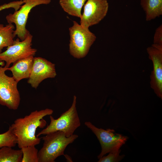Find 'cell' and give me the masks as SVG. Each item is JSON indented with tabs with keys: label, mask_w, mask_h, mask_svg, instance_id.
I'll return each mask as SVG.
<instances>
[{
	"label": "cell",
	"mask_w": 162,
	"mask_h": 162,
	"mask_svg": "<svg viewBox=\"0 0 162 162\" xmlns=\"http://www.w3.org/2000/svg\"><path fill=\"white\" fill-rule=\"evenodd\" d=\"M53 112V110L49 108L36 110L14 121L10 126L20 149L24 146H35L40 143L41 138L36 136V130L38 127L42 128L46 126V122L43 117L52 115Z\"/></svg>",
	"instance_id": "obj_1"
},
{
	"label": "cell",
	"mask_w": 162,
	"mask_h": 162,
	"mask_svg": "<svg viewBox=\"0 0 162 162\" xmlns=\"http://www.w3.org/2000/svg\"><path fill=\"white\" fill-rule=\"evenodd\" d=\"M78 137L73 134L66 137L64 132L56 131L48 133L42 138L43 147L38 152L39 162H54L58 157L64 154V150L69 144Z\"/></svg>",
	"instance_id": "obj_2"
},
{
	"label": "cell",
	"mask_w": 162,
	"mask_h": 162,
	"mask_svg": "<svg viewBox=\"0 0 162 162\" xmlns=\"http://www.w3.org/2000/svg\"><path fill=\"white\" fill-rule=\"evenodd\" d=\"M76 97L74 95L70 107L56 119L50 115L49 124L39 132L36 136L38 137L41 135H45L58 131L64 132L67 137L73 135L75 131L81 125L76 110Z\"/></svg>",
	"instance_id": "obj_3"
},
{
	"label": "cell",
	"mask_w": 162,
	"mask_h": 162,
	"mask_svg": "<svg viewBox=\"0 0 162 162\" xmlns=\"http://www.w3.org/2000/svg\"><path fill=\"white\" fill-rule=\"evenodd\" d=\"M69 31L70 54L78 59L85 57L96 40V36L89 28L82 26L75 21H73V25L69 28Z\"/></svg>",
	"instance_id": "obj_4"
},
{
	"label": "cell",
	"mask_w": 162,
	"mask_h": 162,
	"mask_svg": "<svg viewBox=\"0 0 162 162\" xmlns=\"http://www.w3.org/2000/svg\"><path fill=\"white\" fill-rule=\"evenodd\" d=\"M84 124L96 135L100 144L101 150L98 156V159L107 153L119 150L128 139L127 136L116 133L113 129L98 128L90 122H86Z\"/></svg>",
	"instance_id": "obj_5"
},
{
	"label": "cell",
	"mask_w": 162,
	"mask_h": 162,
	"mask_svg": "<svg viewBox=\"0 0 162 162\" xmlns=\"http://www.w3.org/2000/svg\"><path fill=\"white\" fill-rule=\"evenodd\" d=\"M24 4L13 14L7 15L6 19L8 23H14L16 29L14 30V37L17 36L21 40H24L30 33L26 28L29 13L34 7L41 4H48L51 0H22Z\"/></svg>",
	"instance_id": "obj_6"
},
{
	"label": "cell",
	"mask_w": 162,
	"mask_h": 162,
	"mask_svg": "<svg viewBox=\"0 0 162 162\" xmlns=\"http://www.w3.org/2000/svg\"><path fill=\"white\" fill-rule=\"evenodd\" d=\"M8 68L0 66V104L14 110L18 108L20 101L17 82L5 72Z\"/></svg>",
	"instance_id": "obj_7"
},
{
	"label": "cell",
	"mask_w": 162,
	"mask_h": 162,
	"mask_svg": "<svg viewBox=\"0 0 162 162\" xmlns=\"http://www.w3.org/2000/svg\"><path fill=\"white\" fill-rule=\"evenodd\" d=\"M32 35L29 33L23 40L20 41L18 38L14 40L12 45L0 53V62H5V67L8 68L11 64L18 60L34 56L37 50L32 47Z\"/></svg>",
	"instance_id": "obj_8"
},
{
	"label": "cell",
	"mask_w": 162,
	"mask_h": 162,
	"mask_svg": "<svg viewBox=\"0 0 162 162\" xmlns=\"http://www.w3.org/2000/svg\"><path fill=\"white\" fill-rule=\"evenodd\" d=\"M108 8L107 0H87L80 18V24L89 28L98 24L106 15Z\"/></svg>",
	"instance_id": "obj_9"
},
{
	"label": "cell",
	"mask_w": 162,
	"mask_h": 162,
	"mask_svg": "<svg viewBox=\"0 0 162 162\" xmlns=\"http://www.w3.org/2000/svg\"><path fill=\"white\" fill-rule=\"evenodd\" d=\"M146 50L153 65L150 76V86L157 96L162 99V45L153 44Z\"/></svg>",
	"instance_id": "obj_10"
},
{
	"label": "cell",
	"mask_w": 162,
	"mask_h": 162,
	"mask_svg": "<svg viewBox=\"0 0 162 162\" xmlns=\"http://www.w3.org/2000/svg\"><path fill=\"white\" fill-rule=\"evenodd\" d=\"M56 74L55 64L41 57H34L31 73L27 82L36 89L43 80L54 78Z\"/></svg>",
	"instance_id": "obj_11"
},
{
	"label": "cell",
	"mask_w": 162,
	"mask_h": 162,
	"mask_svg": "<svg viewBox=\"0 0 162 162\" xmlns=\"http://www.w3.org/2000/svg\"><path fill=\"white\" fill-rule=\"evenodd\" d=\"M34 56L18 60L14 62L11 67L8 68V70L11 72L13 77L17 83L22 79L29 78L33 67Z\"/></svg>",
	"instance_id": "obj_12"
},
{
	"label": "cell",
	"mask_w": 162,
	"mask_h": 162,
	"mask_svg": "<svg viewBox=\"0 0 162 162\" xmlns=\"http://www.w3.org/2000/svg\"><path fill=\"white\" fill-rule=\"evenodd\" d=\"M140 4L149 21L162 15V0H141Z\"/></svg>",
	"instance_id": "obj_13"
},
{
	"label": "cell",
	"mask_w": 162,
	"mask_h": 162,
	"mask_svg": "<svg viewBox=\"0 0 162 162\" xmlns=\"http://www.w3.org/2000/svg\"><path fill=\"white\" fill-rule=\"evenodd\" d=\"M87 0H59L63 10L68 14L80 18L81 10Z\"/></svg>",
	"instance_id": "obj_14"
},
{
	"label": "cell",
	"mask_w": 162,
	"mask_h": 162,
	"mask_svg": "<svg viewBox=\"0 0 162 162\" xmlns=\"http://www.w3.org/2000/svg\"><path fill=\"white\" fill-rule=\"evenodd\" d=\"M14 29L12 23H8L5 26L0 23V53L4 48L13 44L14 40Z\"/></svg>",
	"instance_id": "obj_15"
},
{
	"label": "cell",
	"mask_w": 162,
	"mask_h": 162,
	"mask_svg": "<svg viewBox=\"0 0 162 162\" xmlns=\"http://www.w3.org/2000/svg\"><path fill=\"white\" fill-rule=\"evenodd\" d=\"M22 153L21 150L4 146L0 148V162H21Z\"/></svg>",
	"instance_id": "obj_16"
},
{
	"label": "cell",
	"mask_w": 162,
	"mask_h": 162,
	"mask_svg": "<svg viewBox=\"0 0 162 162\" xmlns=\"http://www.w3.org/2000/svg\"><path fill=\"white\" fill-rule=\"evenodd\" d=\"M20 149L22 153L21 162H39L38 151L35 146H24Z\"/></svg>",
	"instance_id": "obj_17"
},
{
	"label": "cell",
	"mask_w": 162,
	"mask_h": 162,
	"mask_svg": "<svg viewBox=\"0 0 162 162\" xmlns=\"http://www.w3.org/2000/svg\"><path fill=\"white\" fill-rule=\"evenodd\" d=\"M17 141L16 136L10 126L7 131L0 134V148L4 146L14 147L17 144Z\"/></svg>",
	"instance_id": "obj_18"
},
{
	"label": "cell",
	"mask_w": 162,
	"mask_h": 162,
	"mask_svg": "<svg viewBox=\"0 0 162 162\" xmlns=\"http://www.w3.org/2000/svg\"><path fill=\"white\" fill-rule=\"evenodd\" d=\"M121 150L113 152L108 153L106 156L102 157L99 159L98 162H118L121 160L124 157V155H120Z\"/></svg>",
	"instance_id": "obj_19"
},
{
	"label": "cell",
	"mask_w": 162,
	"mask_h": 162,
	"mask_svg": "<svg viewBox=\"0 0 162 162\" xmlns=\"http://www.w3.org/2000/svg\"><path fill=\"white\" fill-rule=\"evenodd\" d=\"M24 4L22 0L14 1L5 3L0 6V11L6 9L13 8L15 11L17 10L21 6Z\"/></svg>",
	"instance_id": "obj_20"
},
{
	"label": "cell",
	"mask_w": 162,
	"mask_h": 162,
	"mask_svg": "<svg viewBox=\"0 0 162 162\" xmlns=\"http://www.w3.org/2000/svg\"><path fill=\"white\" fill-rule=\"evenodd\" d=\"M153 44L162 45V25L156 29L153 38Z\"/></svg>",
	"instance_id": "obj_21"
}]
</instances>
